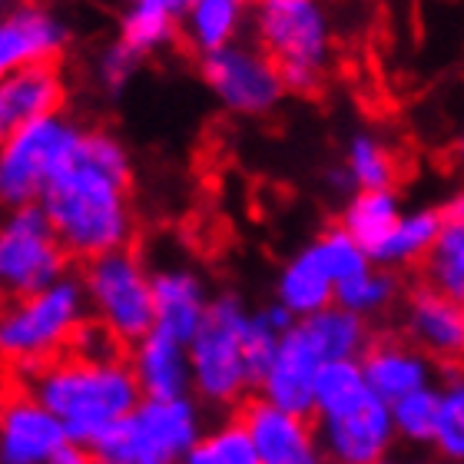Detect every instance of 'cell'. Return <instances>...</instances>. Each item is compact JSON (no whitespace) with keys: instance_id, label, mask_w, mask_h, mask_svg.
<instances>
[{"instance_id":"ac0fdd59","label":"cell","mask_w":464,"mask_h":464,"mask_svg":"<svg viewBox=\"0 0 464 464\" xmlns=\"http://www.w3.org/2000/svg\"><path fill=\"white\" fill-rule=\"evenodd\" d=\"M130 368L143 388V398L169 401V398H186V392L193 388L189 345L156 329L130 348Z\"/></svg>"},{"instance_id":"d6986e66","label":"cell","mask_w":464,"mask_h":464,"mask_svg":"<svg viewBox=\"0 0 464 464\" xmlns=\"http://www.w3.org/2000/svg\"><path fill=\"white\" fill-rule=\"evenodd\" d=\"M203 279L193 269H160L153 272V305H156V332L173 335L176 342L196 339L209 312Z\"/></svg>"},{"instance_id":"7402d4cb","label":"cell","mask_w":464,"mask_h":464,"mask_svg":"<svg viewBox=\"0 0 464 464\" xmlns=\"http://www.w3.org/2000/svg\"><path fill=\"white\" fill-rule=\"evenodd\" d=\"M249 0H193L179 24V40L189 53L209 57L216 50L239 44L242 27L249 24Z\"/></svg>"},{"instance_id":"e0dca14e","label":"cell","mask_w":464,"mask_h":464,"mask_svg":"<svg viewBox=\"0 0 464 464\" xmlns=\"http://www.w3.org/2000/svg\"><path fill=\"white\" fill-rule=\"evenodd\" d=\"M67 87L57 67H24L0 80V136L63 110Z\"/></svg>"},{"instance_id":"603a6c76","label":"cell","mask_w":464,"mask_h":464,"mask_svg":"<svg viewBox=\"0 0 464 464\" xmlns=\"http://www.w3.org/2000/svg\"><path fill=\"white\" fill-rule=\"evenodd\" d=\"M438 209H441V236L421 262V276L425 285L435 292L464 302V189L448 196Z\"/></svg>"},{"instance_id":"d590c367","label":"cell","mask_w":464,"mask_h":464,"mask_svg":"<svg viewBox=\"0 0 464 464\" xmlns=\"http://www.w3.org/2000/svg\"><path fill=\"white\" fill-rule=\"evenodd\" d=\"M50 464H97V455H93L90 448L73 445V441H67V445L60 448L57 455L50 458Z\"/></svg>"},{"instance_id":"44dd1931","label":"cell","mask_w":464,"mask_h":464,"mask_svg":"<svg viewBox=\"0 0 464 464\" xmlns=\"http://www.w3.org/2000/svg\"><path fill=\"white\" fill-rule=\"evenodd\" d=\"M276 302H282L295 319H309L315 312L335 305V279L312 242L282 266L276 279Z\"/></svg>"},{"instance_id":"4fadbf2b","label":"cell","mask_w":464,"mask_h":464,"mask_svg":"<svg viewBox=\"0 0 464 464\" xmlns=\"http://www.w3.org/2000/svg\"><path fill=\"white\" fill-rule=\"evenodd\" d=\"M319 435L325 455L335 464H382L395 438L392 405L372 392L362 405L335 418H322Z\"/></svg>"},{"instance_id":"836d02e7","label":"cell","mask_w":464,"mask_h":464,"mask_svg":"<svg viewBox=\"0 0 464 464\" xmlns=\"http://www.w3.org/2000/svg\"><path fill=\"white\" fill-rule=\"evenodd\" d=\"M435 445L445 458L464 461V375H455L451 385L441 392Z\"/></svg>"},{"instance_id":"f35d334b","label":"cell","mask_w":464,"mask_h":464,"mask_svg":"<svg viewBox=\"0 0 464 464\" xmlns=\"http://www.w3.org/2000/svg\"><path fill=\"white\" fill-rule=\"evenodd\" d=\"M249 4H256V0H249Z\"/></svg>"},{"instance_id":"52a82bcc","label":"cell","mask_w":464,"mask_h":464,"mask_svg":"<svg viewBox=\"0 0 464 464\" xmlns=\"http://www.w3.org/2000/svg\"><path fill=\"white\" fill-rule=\"evenodd\" d=\"M87 126L73 116L53 113L20 126L4 136L0 146V199L7 209L40 203L47 183L77 153Z\"/></svg>"},{"instance_id":"d4e9b609","label":"cell","mask_w":464,"mask_h":464,"mask_svg":"<svg viewBox=\"0 0 464 464\" xmlns=\"http://www.w3.org/2000/svg\"><path fill=\"white\" fill-rule=\"evenodd\" d=\"M302 329L309 332V339L322 352L325 362H345V358H362L372 345V332H368V319L355 315V312L342 309V305H329V309L315 312L309 319H299Z\"/></svg>"},{"instance_id":"8d00e7d4","label":"cell","mask_w":464,"mask_h":464,"mask_svg":"<svg viewBox=\"0 0 464 464\" xmlns=\"http://www.w3.org/2000/svg\"><path fill=\"white\" fill-rule=\"evenodd\" d=\"M126 4H146V7H163V10H169V14H176L179 20H183L186 10L193 7V0H126Z\"/></svg>"},{"instance_id":"ba28073f","label":"cell","mask_w":464,"mask_h":464,"mask_svg":"<svg viewBox=\"0 0 464 464\" xmlns=\"http://www.w3.org/2000/svg\"><path fill=\"white\" fill-rule=\"evenodd\" d=\"M90 309L100 325H107L126 348L143 342L156 329L153 272L146 269L133 249L107 252L83 262L80 269Z\"/></svg>"},{"instance_id":"7a4b0ae2","label":"cell","mask_w":464,"mask_h":464,"mask_svg":"<svg viewBox=\"0 0 464 464\" xmlns=\"http://www.w3.org/2000/svg\"><path fill=\"white\" fill-rule=\"evenodd\" d=\"M14 382L27 388L40 405L67 425L73 445L93 448L116 421L133 415L143 401L130 358L126 362H90L73 352H60L44 365L14 372Z\"/></svg>"},{"instance_id":"d6a6232c","label":"cell","mask_w":464,"mask_h":464,"mask_svg":"<svg viewBox=\"0 0 464 464\" xmlns=\"http://www.w3.org/2000/svg\"><path fill=\"white\" fill-rule=\"evenodd\" d=\"M438 411H441V392H435V388H421L415 395H405L392 405L395 431L411 438V441H435Z\"/></svg>"},{"instance_id":"484cf974","label":"cell","mask_w":464,"mask_h":464,"mask_svg":"<svg viewBox=\"0 0 464 464\" xmlns=\"http://www.w3.org/2000/svg\"><path fill=\"white\" fill-rule=\"evenodd\" d=\"M438 236H441V209H411L401 216V223L395 226V232L388 236V242L372 262L392 272L418 266L435 249Z\"/></svg>"},{"instance_id":"4dcf8cb0","label":"cell","mask_w":464,"mask_h":464,"mask_svg":"<svg viewBox=\"0 0 464 464\" xmlns=\"http://www.w3.org/2000/svg\"><path fill=\"white\" fill-rule=\"evenodd\" d=\"M183 464H262V458L252 445L249 431L236 418H229L226 425L199 438Z\"/></svg>"},{"instance_id":"f546056e","label":"cell","mask_w":464,"mask_h":464,"mask_svg":"<svg viewBox=\"0 0 464 464\" xmlns=\"http://www.w3.org/2000/svg\"><path fill=\"white\" fill-rule=\"evenodd\" d=\"M398 295V276L392 269H382V266H372L355 279L342 282L335 289V305L355 312L362 319H372L378 312H385Z\"/></svg>"},{"instance_id":"4316f807","label":"cell","mask_w":464,"mask_h":464,"mask_svg":"<svg viewBox=\"0 0 464 464\" xmlns=\"http://www.w3.org/2000/svg\"><path fill=\"white\" fill-rule=\"evenodd\" d=\"M372 395L365 382L362 358H345V362H325L315 382V421L335 418L348 408L362 405Z\"/></svg>"},{"instance_id":"9c48e42d","label":"cell","mask_w":464,"mask_h":464,"mask_svg":"<svg viewBox=\"0 0 464 464\" xmlns=\"http://www.w3.org/2000/svg\"><path fill=\"white\" fill-rule=\"evenodd\" d=\"M70 266L67 249L60 246L40 203L10 209L0 229V285L14 299L34 295L60 282Z\"/></svg>"},{"instance_id":"83f0119b","label":"cell","mask_w":464,"mask_h":464,"mask_svg":"<svg viewBox=\"0 0 464 464\" xmlns=\"http://www.w3.org/2000/svg\"><path fill=\"white\" fill-rule=\"evenodd\" d=\"M179 24L183 20L163 7L126 4L123 17H120V40L130 50H136L140 57H150V53L173 47L176 40H179Z\"/></svg>"},{"instance_id":"3957f363","label":"cell","mask_w":464,"mask_h":464,"mask_svg":"<svg viewBox=\"0 0 464 464\" xmlns=\"http://www.w3.org/2000/svg\"><path fill=\"white\" fill-rule=\"evenodd\" d=\"M249 30L252 44L279 67L285 93H319L332 57V20L322 0H256Z\"/></svg>"},{"instance_id":"e575fe53","label":"cell","mask_w":464,"mask_h":464,"mask_svg":"<svg viewBox=\"0 0 464 464\" xmlns=\"http://www.w3.org/2000/svg\"><path fill=\"white\" fill-rule=\"evenodd\" d=\"M140 63H143V57H140L136 50L126 47L120 37L110 40L107 47L97 53V67H93V70H97L100 90H103L107 97H120V93L130 87V80L136 77Z\"/></svg>"},{"instance_id":"8fae6325","label":"cell","mask_w":464,"mask_h":464,"mask_svg":"<svg viewBox=\"0 0 464 464\" xmlns=\"http://www.w3.org/2000/svg\"><path fill=\"white\" fill-rule=\"evenodd\" d=\"M70 27L47 4L17 0L0 20V73L24 67H57L67 53Z\"/></svg>"},{"instance_id":"5b68a950","label":"cell","mask_w":464,"mask_h":464,"mask_svg":"<svg viewBox=\"0 0 464 464\" xmlns=\"http://www.w3.org/2000/svg\"><path fill=\"white\" fill-rule=\"evenodd\" d=\"M252 312L242 305L236 292H223L209 302L203 325L189 342L193 388L206 405L236 408L249 398L252 375L246 365V329Z\"/></svg>"},{"instance_id":"5bb4252c","label":"cell","mask_w":464,"mask_h":464,"mask_svg":"<svg viewBox=\"0 0 464 464\" xmlns=\"http://www.w3.org/2000/svg\"><path fill=\"white\" fill-rule=\"evenodd\" d=\"M322 365H325L322 352L309 339V332L302 329V322H295L282 335L279 352L262 378L259 395L292 415L315 418V382H319Z\"/></svg>"},{"instance_id":"277c9868","label":"cell","mask_w":464,"mask_h":464,"mask_svg":"<svg viewBox=\"0 0 464 464\" xmlns=\"http://www.w3.org/2000/svg\"><path fill=\"white\" fill-rule=\"evenodd\" d=\"M87 289L80 276H63L50 289L14 299L0 319V352L14 372L44 365L67 352L87 322Z\"/></svg>"},{"instance_id":"30bf717a","label":"cell","mask_w":464,"mask_h":464,"mask_svg":"<svg viewBox=\"0 0 464 464\" xmlns=\"http://www.w3.org/2000/svg\"><path fill=\"white\" fill-rule=\"evenodd\" d=\"M199 80L232 116H266L285 97L279 67L256 44H232L199 57Z\"/></svg>"},{"instance_id":"8992f818","label":"cell","mask_w":464,"mask_h":464,"mask_svg":"<svg viewBox=\"0 0 464 464\" xmlns=\"http://www.w3.org/2000/svg\"><path fill=\"white\" fill-rule=\"evenodd\" d=\"M199 441V411L189 398H143L90 448L103 464H179Z\"/></svg>"},{"instance_id":"ab89813d","label":"cell","mask_w":464,"mask_h":464,"mask_svg":"<svg viewBox=\"0 0 464 464\" xmlns=\"http://www.w3.org/2000/svg\"><path fill=\"white\" fill-rule=\"evenodd\" d=\"M97 464H103V461H97Z\"/></svg>"},{"instance_id":"2e32d148","label":"cell","mask_w":464,"mask_h":464,"mask_svg":"<svg viewBox=\"0 0 464 464\" xmlns=\"http://www.w3.org/2000/svg\"><path fill=\"white\" fill-rule=\"evenodd\" d=\"M405 329L411 345L441 362H464V302L415 285L405 302Z\"/></svg>"},{"instance_id":"74e56055","label":"cell","mask_w":464,"mask_h":464,"mask_svg":"<svg viewBox=\"0 0 464 464\" xmlns=\"http://www.w3.org/2000/svg\"><path fill=\"white\" fill-rule=\"evenodd\" d=\"M458 163L464 166V133H461V140H458Z\"/></svg>"},{"instance_id":"7c38bea8","label":"cell","mask_w":464,"mask_h":464,"mask_svg":"<svg viewBox=\"0 0 464 464\" xmlns=\"http://www.w3.org/2000/svg\"><path fill=\"white\" fill-rule=\"evenodd\" d=\"M232 418L249 431L262 464H315L319 461V421L276 408L262 395H249Z\"/></svg>"},{"instance_id":"6da1fadb","label":"cell","mask_w":464,"mask_h":464,"mask_svg":"<svg viewBox=\"0 0 464 464\" xmlns=\"http://www.w3.org/2000/svg\"><path fill=\"white\" fill-rule=\"evenodd\" d=\"M133 163L126 146L107 130H87L77 153L47 183L40 209L47 213L70 259L90 262L107 252L130 249Z\"/></svg>"},{"instance_id":"f1b7e54d","label":"cell","mask_w":464,"mask_h":464,"mask_svg":"<svg viewBox=\"0 0 464 464\" xmlns=\"http://www.w3.org/2000/svg\"><path fill=\"white\" fill-rule=\"evenodd\" d=\"M342 166L348 169L355 189H395L398 183L395 153L372 133H355L348 140Z\"/></svg>"},{"instance_id":"ffe728a7","label":"cell","mask_w":464,"mask_h":464,"mask_svg":"<svg viewBox=\"0 0 464 464\" xmlns=\"http://www.w3.org/2000/svg\"><path fill=\"white\" fill-rule=\"evenodd\" d=\"M362 368H365L368 388L388 405L428 388V375H431L425 352L395 339H372L368 352L362 355Z\"/></svg>"},{"instance_id":"9a60e30c","label":"cell","mask_w":464,"mask_h":464,"mask_svg":"<svg viewBox=\"0 0 464 464\" xmlns=\"http://www.w3.org/2000/svg\"><path fill=\"white\" fill-rule=\"evenodd\" d=\"M0 431H4V464H50V458L70 441L67 425L17 382L4 398Z\"/></svg>"},{"instance_id":"1f68e13d","label":"cell","mask_w":464,"mask_h":464,"mask_svg":"<svg viewBox=\"0 0 464 464\" xmlns=\"http://www.w3.org/2000/svg\"><path fill=\"white\" fill-rule=\"evenodd\" d=\"M312 246H315V252L322 256L325 269L332 272L335 289H339L342 282L355 279V276H362L365 269L375 266V262L368 259V252L352 239V232H348L342 223L332 226V229H325V232H319V236L312 239Z\"/></svg>"},{"instance_id":"cb8c5ba5","label":"cell","mask_w":464,"mask_h":464,"mask_svg":"<svg viewBox=\"0 0 464 464\" xmlns=\"http://www.w3.org/2000/svg\"><path fill=\"white\" fill-rule=\"evenodd\" d=\"M401 203L395 189H358L355 196L345 199L342 209V226L352 232V239L368 252V259H375L378 249L388 242V236L401 223Z\"/></svg>"}]
</instances>
